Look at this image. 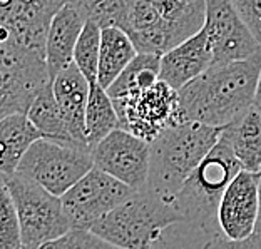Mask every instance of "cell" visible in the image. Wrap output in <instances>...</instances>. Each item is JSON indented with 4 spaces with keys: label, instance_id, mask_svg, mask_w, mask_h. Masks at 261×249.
<instances>
[{
    "label": "cell",
    "instance_id": "7",
    "mask_svg": "<svg viewBox=\"0 0 261 249\" xmlns=\"http://www.w3.org/2000/svg\"><path fill=\"white\" fill-rule=\"evenodd\" d=\"M92 168L91 151L42 137L29 147L17 168V174L62 198Z\"/></svg>",
    "mask_w": 261,
    "mask_h": 249
},
{
    "label": "cell",
    "instance_id": "18",
    "mask_svg": "<svg viewBox=\"0 0 261 249\" xmlns=\"http://www.w3.org/2000/svg\"><path fill=\"white\" fill-rule=\"evenodd\" d=\"M229 142L243 171L261 176V107L251 105L221 132Z\"/></svg>",
    "mask_w": 261,
    "mask_h": 249
},
{
    "label": "cell",
    "instance_id": "16",
    "mask_svg": "<svg viewBox=\"0 0 261 249\" xmlns=\"http://www.w3.org/2000/svg\"><path fill=\"white\" fill-rule=\"evenodd\" d=\"M52 87H54L56 99L62 110L70 139L79 147L91 151L86 139V109L89 91H91L89 80L72 62L56 75V79L52 80Z\"/></svg>",
    "mask_w": 261,
    "mask_h": 249
},
{
    "label": "cell",
    "instance_id": "2",
    "mask_svg": "<svg viewBox=\"0 0 261 249\" xmlns=\"http://www.w3.org/2000/svg\"><path fill=\"white\" fill-rule=\"evenodd\" d=\"M221 132V127L193 121L164 129L149 142V176L146 187L171 201L216 146Z\"/></svg>",
    "mask_w": 261,
    "mask_h": 249
},
{
    "label": "cell",
    "instance_id": "8",
    "mask_svg": "<svg viewBox=\"0 0 261 249\" xmlns=\"http://www.w3.org/2000/svg\"><path fill=\"white\" fill-rule=\"evenodd\" d=\"M112 102L119 117V129L146 142H152L164 129L186 122L181 114L179 92L161 79L147 89L112 99Z\"/></svg>",
    "mask_w": 261,
    "mask_h": 249
},
{
    "label": "cell",
    "instance_id": "28",
    "mask_svg": "<svg viewBox=\"0 0 261 249\" xmlns=\"http://www.w3.org/2000/svg\"><path fill=\"white\" fill-rule=\"evenodd\" d=\"M203 249H261V231H254L248 238L240 241L226 239L221 234L213 236L207 239Z\"/></svg>",
    "mask_w": 261,
    "mask_h": 249
},
{
    "label": "cell",
    "instance_id": "12",
    "mask_svg": "<svg viewBox=\"0 0 261 249\" xmlns=\"http://www.w3.org/2000/svg\"><path fill=\"white\" fill-rule=\"evenodd\" d=\"M261 176L240 171L224 191L218 206V229L223 238L240 241L256 231Z\"/></svg>",
    "mask_w": 261,
    "mask_h": 249
},
{
    "label": "cell",
    "instance_id": "11",
    "mask_svg": "<svg viewBox=\"0 0 261 249\" xmlns=\"http://www.w3.org/2000/svg\"><path fill=\"white\" fill-rule=\"evenodd\" d=\"M204 29L213 47V64L245 61L261 52V45L243 22L233 0H206Z\"/></svg>",
    "mask_w": 261,
    "mask_h": 249
},
{
    "label": "cell",
    "instance_id": "4",
    "mask_svg": "<svg viewBox=\"0 0 261 249\" xmlns=\"http://www.w3.org/2000/svg\"><path fill=\"white\" fill-rule=\"evenodd\" d=\"M185 223L169 199L151 189H139L91 229L100 239L121 249H152L163 233Z\"/></svg>",
    "mask_w": 261,
    "mask_h": 249
},
{
    "label": "cell",
    "instance_id": "25",
    "mask_svg": "<svg viewBox=\"0 0 261 249\" xmlns=\"http://www.w3.org/2000/svg\"><path fill=\"white\" fill-rule=\"evenodd\" d=\"M0 249H23L15 203L4 176H0Z\"/></svg>",
    "mask_w": 261,
    "mask_h": 249
},
{
    "label": "cell",
    "instance_id": "15",
    "mask_svg": "<svg viewBox=\"0 0 261 249\" xmlns=\"http://www.w3.org/2000/svg\"><path fill=\"white\" fill-rule=\"evenodd\" d=\"M213 65V47L210 35L203 27L189 39L182 40L161 56L159 79L179 91L188 82L201 75Z\"/></svg>",
    "mask_w": 261,
    "mask_h": 249
},
{
    "label": "cell",
    "instance_id": "3",
    "mask_svg": "<svg viewBox=\"0 0 261 249\" xmlns=\"http://www.w3.org/2000/svg\"><path fill=\"white\" fill-rule=\"evenodd\" d=\"M240 171L241 164L221 134L216 146L185 181L171 203L185 217L186 224L204 231L207 238L218 236L216 214L219 201Z\"/></svg>",
    "mask_w": 261,
    "mask_h": 249
},
{
    "label": "cell",
    "instance_id": "22",
    "mask_svg": "<svg viewBox=\"0 0 261 249\" xmlns=\"http://www.w3.org/2000/svg\"><path fill=\"white\" fill-rule=\"evenodd\" d=\"M116 129H119V117L114 102L104 87H100L97 82L91 84L86 109V139L89 147L92 149Z\"/></svg>",
    "mask_w": 261,
    "mask_h": 249
},
{
    "label": "cell",
    "instance_id": "1",
    "mask_svg": "<svg viewBox=\"0 0 261 249\" xmlns=\"http://www.w3.org/2000/svg\"><path fill=\"white\" fill-rule=\"evenodd\" d=\"M261 52L245 61L213 64L179 91L185 121L226 127L254 104Z\"/></svg>",
    "mask_w": 261,
    "mask_h": 249
},
{
    "label": "cell",
    "instance_id": "17",
    "mask_svg": "<svg viewBox=\"0 0 261 249\" xmlns=\"http://www.w3.org/2000/svg\"><path fill=\"white\" fill-rule=\"evenodd\" d=\"M42 137L45 135L23 112H14L0 119V176H14L29 147Z\"/></svg>",
    "mask_w": 261,
    "mask_h": 249
},
{
    "label": "cell",
    "instance_id": "24",
    "mask_svg": "<svg viewBox=\"0 0 261 249\" xmlns=\"http://www.w3.org/2000/svg\"><path fill=\"white\" fill-rule=\"evenodd\" d=\"M99 52H100V27L99 23L87 19L74 50V64L84 74L89 84H96L97 82Z\"/></svg>",
    "mask_w": 261,
    "mask_h": 249
},
{
    "label": "cell",
    "instance_id": "23",
    "mask_svg": "<svg viewBox=\"0 0 261 249\" xmlns=\"http://www.w3.org/2000/svg\"><path fill=\"white\" fill-rule=\"evenodd\" d=\"M159 70H161V56L139 52L108 89L109 97L119 99L130 92L151 87L159 80Z\"/></svg>",
    "mask_w": 261,
    "mask_h": 249
},
{
    "label": "cell",
    "instance_id": "9",
    "mask_svg": "<svg viewBox=\"0 0 261 249\" xmlns=\"http://www.w3.org/2000/svg\"><path fill=\"white\" fill-rule=\"evenodd\" d=\"M136 189L97 168L75 182L61 201L70 228L91 231L96 224L122 204Z\"/></svg>",
    "mask_w": 261,
    "mask_h": 249
},
{
    "label": "cell",
    "instance_id": "6",
    "mask_svg": "<svg viewBox=\"0 0 261 249\" xmlns=\"http://www.w3.org/2000/svg\"><path fill=\"white\" fill-rule=\"evenodd\" d=\"M49 80L44 52L23 47L0 32V119L14 112L27 114Z\"/></svg>",
    "mask_w": 261,
    "mask_h": 249
},
{
    "label": "cell",
    "instance_id": "20",
    "mask_svg": "<svg viewBox=\"0 0 261 249\" xmlns=\"http://www.w3.org/2000/svg\"><path fill=\"white\" fill-rule=\"evenodd\" d=\"M27 117L45 137L54 139L64 144L75 146V142L70 139V134L65 126L62 110L59 107V102L54 94V87H52V80H49L47 84L37 92V96L32 100L31 107L27 110ZM84 149V147H82ZM89 151V149H87Z\"/></svg>",
    "mask_w": 261,
    "mask_h": 249
},
{
    "label": "cell",
    "instance_id": "21",
    "mask_svg": "<svg viewBox=\"0 0 261 249\" xmlns=\"http://www.w3.org/2000/svg\"><path fill=\"white\" fill-rule=\"evenodd\" d=\"M164 22H168L181 40L189 39L204 27L206 0H149Z\"/></svg>",
    "mask_w": 261,
    "mask_h": 249
},
{
    "label": "cell",
    "instance_id": "26",
    "mask_svg": "<svg viewBox=\"0 0 261 249\" xmlns=\"http://www.w3.org/2000/svg\"><path fill=\"white\" fill-rule=\"evenodd\" d=\"M37 249H121L111 242L100 239L91 231L84 229H70L62 238L49 241Z\"/></svg>",
    "mask_w": 261,
    "mask_h": 249
},
{
    "label": "cell",
    "instance_id": "10",
    "mask_svg": "<svg viewBox=\"0 0 261 249\" xmlns=\"http://www.w3.org/2000/svg\"><path fill=\"white\" fill-rule=\"evenodd\" d=\"M94 168L129 187L144 189L149 176V142L124 129L112 130L91 149Z\"/></svg>",
    "mask_w": 261,
    "mask_h": 249
},
{
    "label": "cell",
    "instance_id": "30",
    "mask_svg": "<svg viewBox=\"0 0 261 249\" xmlns=\"http://www.w3.org/2000/svg\"><path fill=\"white\" fill-rule=\"evenodd\" d=\"M258 196H259V211H258V223H256V231H261V179H259Z\"/></svg>",
    "mask_w": 261,
    "mask_h": 249
},
{
    "label": "cell",
    "instance_id": "27",
    "mask_svg": "<svg viewBox=\"0 0 261 249\" xmlns=\"http://www.w3.org/2000/svg\"><path fill=\"white\" fill-rule=\"evenodd\" d=\"M243 22L261 45V0H233Z\"/></svg>",
    "mask_w": 261,
    "mask_h": 249
},
{
    "label": "cell",
    "instance_id": "14",
    "mask_svg": "<svg viewBox=\"0 0 261 249\" xmlns=\"http://www.w3.org/2000/svg\"><path fill=\"white\" fill-rule=\"evenodd\" d=\"M86 22L87 15L74 0L65 2L52 17L45 39V64L50 80L74 62V50Z\"/></svg>",
    "mask_w": 261,
    "mask_h": 249
},
{
    "label": "cell",
    "instance_id": "5",
    "mask_svg": "<svg viewBox=\"0 0 261 249\" xmlns=\"http://www.w3.org/2000/svg\"><path fill=\"white\" fill-rule=\"evenodd\" d=\"M5 179L19 216L23 249H37L72 229L61 198L17 173Z\"/></svg>",
    "mask_w": 261,
    "mask_h": 249
},
{
    "label": "cell",
    "instance_id": "29",
    "mask_svg": "<svg viewBox=\"0 0 261 249\" xmlns=\"http://www.w3.org/2000/svg\"><path fill=\"white\" fill-rule=\"evenodd\" d=\"M254 105L261 107V72L258 77V84H256V92H254Z\"/></svg>",
    "mask_w": 261,
    "mask_h": 249
},
{
    "label": "cell",
    "instance_id": "13",
    "mask_svg": "<svg viewBox=\"0 0 261 249\" xmlns=\"http://www.w3.org/2000/svg\"><path fill=\"white\" fill-rule=\"evenodd\" d=\"M65 2L69 0H0V32L45 54L50 20Z\"/></svg>",
    "mask_w": 261,
    "mask_h": 249
},
{
    "label": "cell",
    "instance_id": "19",
    "mask_svg": "<svg viewBox=\"0 0 261 249\" xmlns=\"http://www.w3.org/2000/svg\"><path fill=\"white\" fill-rule=\"evenodd\" d=\"M130 37L119 27H102L100 29V52H99V69L97 84L106 91L111 87L121 72L138 56Z\"/></svg>",
    "mask_w": 261,
    "mask_h": 249
}]
</instances>
